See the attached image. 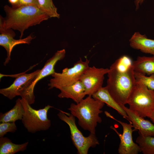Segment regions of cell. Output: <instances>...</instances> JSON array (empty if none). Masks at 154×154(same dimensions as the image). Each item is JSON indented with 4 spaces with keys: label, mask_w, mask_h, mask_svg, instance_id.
I'll use <instances>...</instances> for the list:
<instances>
[{
    "label": "cell",
    "mask_w": 154,
    "mask_h": 154,
    "mask_svg": "<svg viewBox=\"0 0 154 154\" xmlns=\"http://www.w3.org/2000/svg\"><path fill=\"white\" fill-rule=\"evenodd\" d=\"M5 17L0 16V26L5 29L17 30L22 38L25 30L47 20L48 16L38 7L33 5L16 8L6 5L4 7Z\"/></svg>",
    "instance_id": "cell-1"
},
{
    "label": "cell",
    "mask_w": 154,
    "mask_h": 154,
    "mask_svg": "<svg viewBox=\"0 0 154 154\" xmlns=\"http://www.w3.org/2000/svg\"><path fill=\"white\" fill-rule=\"evenodd\" d=\"M107 74L106 87L109 92L119 105L127 104L136 82L133 65L124 70L112 64Z\"/></svg>",
    "instance_id": "cell-2"
},
{
    "label": "cell",
    "mask_w": 154,
    "mask_h": 154,
    "mask_svg": "<svg viewBox=\"0 0 154 154\" xmlns=\"http://www.w3.org/2000/svg\"><path fill=\"white\" fill-rule=\"evenodd\" d=\"M105 103L102 101L88 96L76 104L72 103L68 110L78 119L79 126L90 133L95 134L98 123L102 121L100 114Z\"/></svg>",
    "instance_id": "cell-3"
},
{
    "label": "cell",
    "mask_w": 154,
    "mask_h": 154,
    "mask_svg": "<svg viewBox=\"0 0 154 154\" xmlns=\"http://www.w3.org/2000/svg\"><path fill=\"white\" fill-rule=\"evenodd\" d=\"M127 104L130 109L139 116L149 117L154 110V91L136 81Z\"/></svg>",
    "instance_id": "cell-4"
},
{
    "label": "cell",
    "mask_w": 154,
    "mask_h": 154,
    "mask_svg": "<svg viewBox=\"0 0 154 154\" xmlns=\"http://www.w3.org/2000/svg\"><path fill=\"white\" fill-rule=\"evenodd\" d=\"M21 100L24 110L22 122L28 132L34 133L48 129L51 123L48 117V113L53 107L48 105L43 108L36 110L33 108L25 98H21Z\"/></svg>",
    "instance_id": "cell-5"
},
{
    "label": "cell",
    "mask_w": 154,
    "mask_h": 154,
    "mask_svg": "<svg viewBox=\"0 0 154 154\" xmlns=\"http://www.w3.org/2000/svg\"><path fill=\"white\" fill-rule=\"evenodd\" d=\"M59 111L57 116L69 127L71 140L78 153L87 154L90 148L95 147L99 144L96 133H90L88 136H84L76 125L75 117L71 113L60 110Z\"/></svg>",
    "instance_id": "cell-6"
},
{
    "label": "cell",
    "mask_w": 154,
    "mask_h": 154,
    "mask_svg": "<svg viewBox=\"0 0 154 154\" xmlns=\"http://www.w3.org/2000/svg\"><path fill=\"white\" fill-rule=\"evenodd\" d=\"M90 60L87 58L83 61L81 58L70 68L63 69L62 73L55 72L51 76L53 78L49 80L48 89H58L72 84L79 80L82 75L89 67Z\"/></svg>",
    "instance_id": "cell-7"
},
{
    "label": "cell",
    "mask_w": 154,
    "mask_h": 154,
    "mask_svg": "<svg viewBox=\"0 0 154 154\" xmlns=\"http://www.w3.org/2000/svg\"><path fill=\"white\" fill-rule=\"evenodd\" d=\"M107 116L113 119L119 123L122 126L123 131L120 134L116 129L112 126L110 128L114 130L119 137L120 143L118 148V153L119 154H137L140 152L139 145L134 143L133 140L132 133L134 131L132 129L133 126L130 123H127L117 120L112 116L108 112H106Z\"/></svg>",
    "instance_id": "cell-8"
},
{
    "label": "cell",
    "mask_w": 154,
    "mask_h": 154,
    "mask_svg": "<svg viewBox=\"0 0 154 154\" xmlns=\"http://www.w3.org/2000/svg\"><path fill=\"white\" fill-rule=\"evenodd\" d=\"M109 68L89 67L81 76L79 80L84 86L86 95L92 96L102 87L104 76Z\"/></svg>",
    "instance_id": "cell-9"
},
{
    "label": "cell",
    "mask_w": 154,
    "mask_h": 154,
    "mask_svg": "<svg viewBox=\"0 0 154 154\" xmlns=\"http://www.w3.org/2000/svg\"><path fill=\"white\" fill-rule=\"evenodd\" d=\"M65 54L64 49L58 50L52 57L46 61L43 68L40 70L36 78L27 89L21 98L26 99L30 105L34 103L35 97L34 90L36 84L39 80L48 76L52 75L55 72V65L58 61L64 58Z\"/></svg>",
    "instance_id": "cell-10"
},
{
    "label": "cell",
    "mask_w": 154,
    "mask_h": 154,
    "mask_svg": "<svg viewBox=\"0 0 154 154\" xmlns=\"http://www.w3.org/2000/svg\"><path fill=\"white\" fill-rule=\"evenodd\" d=\"M40 70L29 74L18 75L13 84L9 87L0 89V93L10 100L16 96H23L24 93L36 78Z\"/></svg>",
    "instance_id": "cell-11"
},
{
    "label": "cell",
    "mask_w": 154,
    "mask_h": 154,
    "mask_svg": "<svg viewBox=\"0 0 154 154\" xmlns=\"http://www.w3.org/2000/svg\"><path fill=\"white\" fill-rule=\"evenodd\" d=\"M0 45L4 47L7 52V57L4 63L6 66L11 60V52L15 46L22 44H29L34 38L30 35L24 38L15 39V34L13 29H5L0 26Z\"/></svg>",
    "instance_id": "cell-12"
},
{
    "label": "cell",
    "mask_w": 154,
    "mask_h": 154,
    "mask_svg": "<svg viewBox=\"0 0 154 154\" xmlns=\"http://www.w3.org/2000/svg\"><path fill=\"white\" fill-rule=\"evenodd\" d=\"M126 112L128 121L134 128V131L138 130L139 134L154 137V125L149 121L145 119L131 110L125 105H121Z\"/></svg>",
    "instance_id": "cell-13"
},
{
    "label": "cell",
    "mask_w": 154,
    "mask_h": 154,
    "mask_svg": "<svg viewBox=\"0 0 154 154\" xmlns=\"http://www.w3.org/2000/svg\"><path fill=\"white\" fill-rule=\"evenodd\" d=\"M59 89L60 91L58 95L59 98L71 99L76 104L80 102L86 95L84 87L80 80Z\"/></svg>",
    "instance_id": "cell-14"
},
{
    "label": "cell",
    "mask_w": 154,
    "mask_h": 154,
    "mask_svg": "<svg viewBox=\"0 0 154 154\" xmlns=\"http://www.w3.org/2000/svg\"><path fill=\"white\" fill-rule=\"evenodd\" d=\"M130 46L143 52L154 56V40L147 38L145 35L135 33L129 40Z\"/></svg>",
    "instance_id": "cell-15"
},
{
    "label": "cell",
    "mask_w": 154,
    "mask_h": 154,
    "mask_svg": "<svg viewBox=\"0 0 154 154\" xmlns=\"http://www.w3.org/2000/svg\"><path fill=\"white\" fill-rule=\"evenodd\" d=\"M92 96L95 99L102 101L108 106L114 109L124 118L128 120V116L126 112L112 97L106 86L102 87Z\"/></svg>",
    "instance_id": "cell-16"
},
{
    "label": "cell",
    "mask_w": 154,
    "mask_h": 154,
    "mask_svg": "<svg viewBox=\"0 0 154 154\" xmlns=\"http://www.w3.org/2000/svg\"><path fill=\"white\" fill-rule=\"evenodd\" d=\"M133 66L135 72L149 76L154 74V56H139L133 61Z\"/></svg>",
    "instance_id": "cell-17"
},
{
    "label": "cell",
    "mask_w": 154,
    "mask_h": 154,
    "mask_svg": "<svg viewBox=\"0 0 154 154\" xmlns=\"http://www.w3.org/2000/svg\"><path fill=\"white\" fill-rule=\"evenodd\" d=\"M24 112L21 99L18 98L13 108L4 113H0V122H15L18 120H21Z\"/></svg>",
    "instance_id": "cell-18"
},
{
    "label": "cell",
    "mask_w": 154,
    "mask_h": 154,
    "mask_svg": "<svg viewBox=\"0 0 154 154\" xmlns=\"http://www.w3.org/2000/svg\"><path fill=\"white\" fill-rule=\"evenodd\" d=\"M29 144L27 142L21 144L13 143L6 137H0V154H14L25 150Z\"/></svg>",
    "instance_id": "cell-19"
},
{
    "label": "cell",
    "mask_w": 154,
    "mask_h": 154,
    "mask_svg": "<svg viewBox=\"0 0 154 154\" xmlns=\"http://www.w3.org/2000/svg\"><path fill=\"white\" fill-rule=\"evenodd\" d=\"M136 142L143 154H154V137L139 134Z\"/></svg>",
    "instance_id": "cell-20"
},
{
    "label": "cell",
    "mask_w": 154,
    "mask_h": 154,
    "mask_svg": "<svg viewBox=\"0 0 154 154\" xmlns=\"http://www.w3.org/2000/svg\"><path fill=\"white\" fill-rule=\"evenodd\" d=\"M39 8L45 13L49 18L60 17V14L57 12V8L54 5L52 0H37Z\"/></svg>",
    "instance_id": "cell-21"
},
{
    "label": "cell",
    "mask_w": 154,
    "mask_h": 154,
    "mask_svg": "<svg viewBox=\"0 0 154 154\" xmlns=\"http://www.w3.org/2000/svg\"><path fill=\"white\" fill-rule=\"evenodd\" d=\"M136 81L142 83L149 89L154 91V74L147 76L134 72Z\"/></svg>",
    "instance_id": "cell-22"
},
{
    "label": "cell",
    "mask_w": 154,
    "mask_h": 154,
    "mask_svg": "<svg viewBox=\"0 0 154 154\" xmlns=\"http://www.w3.org/2000/svg\"><path fill=\"white\" fill-rule=\"evenodd\" d=\"M17 129L15 122H0V137H4L8 132L14 133Z\"/></svg>",
    "instance_id": "cell-23"
},
{
    "label": "cell",
    "mask_w": 154,
    "mask_h": 154,
    "mask_svg": "<svg viewBox=\"0 0 154 154\" xmlns=\"http://www.w3.org/2000/svg\"><path fill=\"white\" fill-rule=\"evenodd\" d=\"M29 5H35L38 7L37 0H19L18 3L16 7Z\"/></svg>",
    "instance_id": "cell-24"
},
{
    "label": "cell",
    "mask_w": 154,
    "mask_h": 154,
    "mask_svg": "<svg viewBox=\"0 0 154 154\" xmlns=\"http://www.w3.org/2000/svg\"><path fill=\"white\" fill-rule=\"evenodd\" d=\"M8 1L11 4V7L15 8L18 5L19 0H8Z\"/></svg>",
    "instance_id": "cell-25"
},
{
    "label": "cell",
    "mask_w": 154,
    "mask_h": 154,
    "mask_svg": "<svg viewBox=\"0 0 154 154\" xmlns=\"http://www.w3.org/2000/svg\"><path fill=\"white\" fill-rule=\"evenodd\" d=\"M144 0H135V3L136 6V10L139 7V5H141Z\"/></svg>",
    "instance_id": "cell-26"
},
{
    "label": "cell",
    "mask_w": 154,
    "mask_h": 154,
    "mask_svg": "<svg viewBox=\"0 0 154 154\" xmlns=\"http://www.w3.org/2000/svg\"><path fill=\"white\" fill-rule=\"evenodd\" d=\"M149 118L151 119L153 122L154 123V110L151 114Z\"/></svg>",
    "instance_id": "cell-27"
}]
</instances>
